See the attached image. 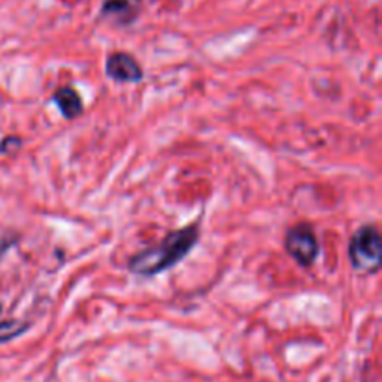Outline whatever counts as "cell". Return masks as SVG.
Wrapping results in <instances>:
<instances>
[{
  "mask_svg": "<svg viewBox=\"0 0 382 382\" xmlns=\"http://www.w3.org/2000/svg\"><path fill=\"white\" fill-rule=\"evenodd\" d=\"M199 230L198 226H187L183 230L172 231L164 237L159 245L138 252L137 256L129 259L127 269L138 276H155L159 273H164L179 261H183L189 256L196 242H198Z\"/></svg>",
  "mask_w": 382,
  "mask_h": 382,
  "instance_id": "obj_1",
  "label": "cell"
},
{
  "mask_svg": "<svg viewBox=\"0 0 382 382\" xmlns=\"http://www.w3.org/2000/svg\"><path fill=\"white\" fill-rule=\"evenodd\" d=\"M381 235L375 226H364L351 237L349 259L355 271L373 273L381 267Z\"/></svg>",
  "mask_w": 382,
  "mask_h": 382,
  "instance_id": "obj_2",
  "label": "cell"
},
{
  "mask_svg": "<svg viewBox=\"0 0 382 382\" xmlns=\"http://www.w3.org/2000/svg\"><path fill=\"white\" fill-rule=\"evenodd\" d=\"M285 248H288L289 256L293 257L300 267H309L319 256V241H317L312 226L308 224L295 226L288 231Z\"/></svg>",
  "mask_w": 382,
  "mask_h": 382,
  "instance_id": "obj_3",
  "label": "cell"
},
{
  "mask_svg": "<svg viewBox=\"0 0 382 382\" xmlns=\"http://www.w3.org/2000/svg\"><path fill=\"white\" fill-rule=\"evenodd\" d=\"M106 75L116 82H140L144 71L131 54L112 53L106 58Z\"/></svg>",
  "mask_w": 382,
  "mask_h": 382,
  "instance_id": "obj_4",
  "label": "cell"
},
{
  "mask_svg": "<svg viewBox=\"0 0 382 382\" xmlns=\"http://www.w3.org/2000/svg\"><path fill=\"white\" fill-rule=\"evenodd\" d=\"M53 101L56 103L63 118H68V120H73V118L82 114V99H80L79 92L71 88V86L58 88L53 95Z\"/></svg>",
  "mask_w": 382,
  "mask_h": 382,
  "instance_id": "obj_5",
  "label": "cell"
},
{
  "mask_svg": "<svg viewBox=\"0 0 382 382\" xmlns=\"http://www.w3.org/2000/svg\"><path fill=\"white\" fill-rule=\"evenodd\" d=\"M137 6L131 0H105L101 8V17H112L121 25H129L137 17Z\"/></svg>",
  "mask_w": 382,
  "mask_h": 382,
  "instance_id": "obj_6",
  "label": "cell"
},
{
  "mask_svg": "<svg viewBox=\"0 0 382 382\" xmlns=\"http://www.w3.org/2000/svg\"><path fill=\"white\" fill-rule=\"evenodd\" d=\"M28 326L30 325L25 323V321H2L0 323V343L16 340V338L27 332Z\"/></svg>",
  "mask_w": 382,
  "mask_h": 382,
  "instance_id": "obj_7",
  "label": "cell"
},
{
  "mask_svg": "<svg viewBox=\"0 0 382 382\" xmlns=\"http://www.w3.org/2000/svg\"><path fill=\"white\" fill-rule=\"evenodd\" d=\"M17 242L16 235H0V259L6 256V252Z\"/></svg>",
  "mask_w": 382,
  "mask_h": 382,
  "instance_id": "obj_8",
  "label": "cell"
},
{
  "mask_svg": "<svg viewBox=\"0 0 382 382\" xmlns=\"http://www.w3.org/2000/svg\"><path fill=\"white\" fill-rule=\"evenodd\" d=\"M0 312H2V306H0Z\"/></svg>",
  "mask_w": 382,
  "mask_h": 382,
  "instance_id": "obj_9",
  "label": "cell"
}]
</instances>
